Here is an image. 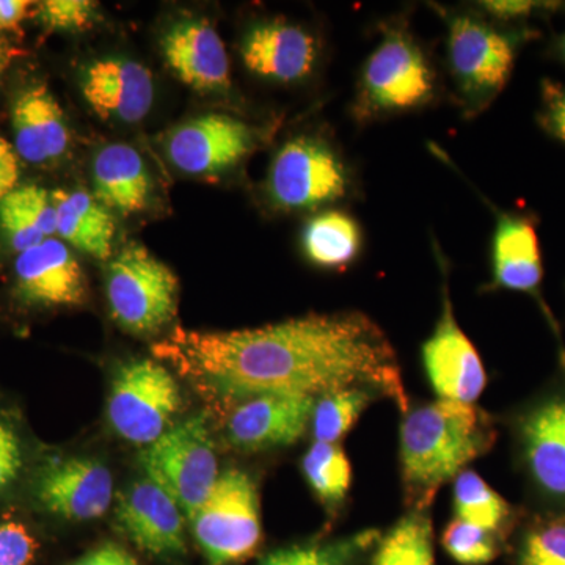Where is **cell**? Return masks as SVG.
Masks as SVG:
<instances>
[{"instance_id": "cell-38", "label": "cell", "mask_w": 565, "mask_h": 565, "mask_svg": "<svg viewBox=\"0 0 565 565\" xmlns=\"http://www.w3.org/2000/svg\"><path fill=\"white\" fill-rule=\"evenodd\" d=\"M20 181V156L14 145L0 137V200L18 188Z\"/></svg>"}, {"instance_id": "cell-20", "label": "cell", "mask_w": 565, "mask_h": 565, "mask_svg": "<svg viewBox=\"0 0 565 565\" xmlns=\"http://www.w3.org/2000/svg\"><path fill=\"white\" fill-rule=\"evenodd\" d=\"M493 285L537 296L544 278L541 241L534 223L522 215L497 211L492 237Z\"/></svg>"}, {"instance_id": "cell-13", "label": "cell", "mask_w": 565, "mask_h": 565, "mask_svg": "<svg viewBox=\"0 0 565 565\" xmlns=\"http://www.w3.org/2000/svg\"><path fill=\"white\" fill-rule=\"evenodd\" d=\"M115 516L122 533L141 552L156 557L184 555V512L147 476L118 494Z\"/></svg>"}, {"instance_id": "cell-42", "label": "cell", "mask_w": 565, "mask_h": 565, "mask_svg": "<svg viewBox=\"0 0 565 565\" xmlns=\"http://www.w3.org/2000/svg\"><path fill=\"white\" fill-rule=\"evenodd\" d=\"M557 50H559L561 57L565 61V33L561 36L559 44H557Z\"/></svg>"}, {"instance_id": "cell-15", "label": "cell", "mask_w": 565, "mask_h": 565, "mask_svg": "<svg viewBox=\"0 0 565 565\" xmlns=\"http://www.w3.org/2000/svg\"><path fill=\"white\" fill-rule=\"evenodd\" d=\"M17 292L40 307H74L87 299V278L68 245L51 239L20 253L14 262Z\"/></svg>"}, {"instance_id": "cell-41", "label": "cell", "mask_w": 565, "mask_h": 565, "mask_svg": "<svg viewBox=\"0 0 565 565\" xmlns=\"http://www.w3.org/2000/svg\"><path fill=\"white\" fill-rule=\"evenodd\" d=\"M20 55V51L10 43L9 39L0 32V81L6 76L11 63Z\"/></svg>"}, {"instance_id": "cell-31", "label": "cell", "mask_w": 565, "mask_h": 565, "mask_svg": "<svg viewBox=\"0 0 565 565\" xmlns=\"http://www.w3.org/2000/svg\"><path fill=\"white\" fill-rule=\"evenodd\" d=\"M444 548L456 563L486 565L492 563L500 552L497 534L482 527L455 519L441 535Z\"/></svg>"}, {"instance_id": "cell-1", "label": "cell", "mask_w": 565, "mask_h": 565, "mask_svg": "<svg viewBox=\"0 0 565 565\" xmlns=\"http://www.w3.org/2000/svg\"><path fill=\"white\" fill-rule=\"evenodd\" d=\"M152 353L200 392L226 404L258 394L319 397L366 386L408 412L392 341L360 311L308 315L226 332L177 327L152 345Z\"/></svg>"}, {"instance_id": "cell-16", "label": "cell", "mask_w": 565, "mask_h": 565, "mask_svg": "<svg viewBox=\"0 0 565 565\" xmlns=\"http://www.w3.org/2000/svg\"><path fill=\"white\" fill-rule=\"evenodd\" d=\"M82 95L104 120L137 122L154 99L151 71L128 58H102L82 74Z\"/></svg>"}, {"instance_id": "cell-8", "label": "cell", "mask_w": 565, "mask_h": 565, "mask_svg": "<svg viewBox=\"0 0 565 565\" xmlns=\"http://www.w3.org/2000/svg\"><path fill=\"white\" fill-rule=\"evenodd\" d=\"M181 405L180 385L169 367L156 360H134L111 379L107 419L122 440L147 448L172 427Z\"/></svg>"}, {"instance_id": "cell-24", "label": "cell", "mask_w": 565, "mask_h": 565, "mask_svg": "<svg viewBox=\"0 0 565 565\" xmlns=\"http://www.w3.org/2000/svg\"><path fill=\"white\" fill-rule=\"evenodd\" d=\"M0 234L11 250H29L57 234L52 193L40 185H21L0 200Z\"/></svg>"}, {"instance_id": "cell-34", "label": "cell", "mask_w": 565, "mask_h": 565, "mask_svg": "<svg viewBox=\"0 0 565 565\" xmlns=\"http://www.w3.org/2000/svg\"><path fill=\"white\" fill-rule=\"evenodd\" d=\"M39 542L20 522L0 523V565H32Z\"/></svg>"}, {"instance_id": "cell-35", "label": "cell", "mask_w": 565, "mask_h": 565, "mask_svg": "<svg viewBox=\"0 0 565 565\" xmlns=\"http://www.w3.org/2000/svg\"><path fill=\"white\" fill-rule=\"evenodd\" d=\"M21 468L22 446L20 437L9 423L0 419V494L17 481Z\"/></svg>"}, {"instance_id": "cell-18", "label": "cell", "mask_w": 565, "mask_h": 565, "mask_svg": "<svg viewBox=\"0 0 565 565\" xmlns=\"http://www.w3.org/2000/svg\"><path fill=\"white\" fill-rule=\"evenodd\" d=\"M244 65L263 79L292 84L313 73L318 44L311 33L285 21L255 25L241 46Z\"/></svg>"}, {"instance_id": "cell-26", "label": "cell", "mask_w": 565, "mask_h": 565, "mask_svg": "<svg viewBox=\"0 0 565 565\" xmlns=\"http://www.w3.org/2000/svg\"><path fill=\"white\" fill-rule=\"evenodd\" d=\"M371 565H435L433 522L426 511H412L379 541Z\"/></svg>"}, {"instance_id": "cell-25", "label": "cell", "mask_w": 565, "mask_h": 565, "mask_svg": "<svg viewBox=\"0 0 565 565\" xmlns=\"http://www.w3.org/2000/svg\"><path fill=\"white\" fill-rule=\"evenodd\" d=\"M305 255L326 269L348 266L362 250V228L351 215L341 211H323L305 225Z\"/></svg>"}, {"instance_id": "cell-40", "label": "cell", "mask_w": 565, "mask_h": 565, "mask_svg": "<svg viewBox=\"0 0 565 565\" xmlns=\"http://www.w3.org/2000/svg\"><path fill=\"white\" fill-rule=\"evenodd\" d=\"M32 6L28 0H0V32L17 29Z\"/></svg>"}, {"instance_id": "cell-22", "label": "cell", "mask_w": 565, "mask_h": 565, "mask_svg": "<svg viewBox=\"0 0 565 565\" xmlns=\"http://www.w3.org/2000/svg\"><path fill=\"white\" fill-rule=\"evenodd\" d=\"M522 440L534 481L565 498V397L546 401L523 419Z\"/></svg>"}, {"instance_id": "cell-21", "label": "cell", "mask_w": 565, "mask_h": 565, "mask_svg": "<svg viewBox=\"0 0 565 565\" xmlns=\"http://www.w3.org/2000/svg\"><path fill=\"white\" fill-rule=\"evenodd\" d=\"M92 173L93 196L110 212L128 217L147 207L151 178L136 148L107 145L95 156Z\"/></svg>"}, {"instance_id": "cell-6", "label": "cell", "mask_w": 565, "mask_h": 565, "mask_svg": "<svg viewBox=\"0 0 565 565\" xmlns=\"http://www.w3.org/2000/svg\"><path fill=\"white\" fill-rule=\"evenodd\" d=\"M145 476L177 501L189 520L210 497L218 473L217 455L204 415L174 424L139 455Z\"/></svg>"}, {"instance_id": "cell-4", "label": "cell", "mask_w": 565, "mask_h": 565, "mask_svg": "<svg viewBox=\"0 0 565 565\" xmlns=\"http://www.w3.org/2000/svg\"><path fill=\"white\" fill-rule=\"evenodd\" d=\"M177 275L141 245L122 248L106 275L111 318L136 337L158 334L173 321L178 310Z\"/></svg>"}, {"instance_id": "cell-19", "label": "cell", "mask_w": 565, "mask_h": 565, "mask_svg": "<svg viewBox=\"0 0 565 565\" xmlns=\"http://www.w3.org/2000/svg\"><path fill=\"white\" fill-rule=\"evenodd\" d=\"M14 150L25 162L57 161L68 150L70 134L61 104L46 85H31L11 107Z\"/></svg>"}, {"instance_id": "cell-29", "label": "cell", "mask_w": 565, "mask_h": 565, "mask_svg": "<svg viewBox=\"0 0 565 565\" xmlns=\"http://www.w3.org/2000/svg\"><path fill=\"white\" fill-rule=\"evenodd\" d=\"M302 470L326 508H337L351 489V462L338 445L315 441L303 456Z\"/></svg>"}, {"instance_id": "cell-11", "label": "cell", "mask_w": 565, "mask_h": 565, "mask_svg": "<svg viewBox=\"0 0 565 565\" xmlns=\"http://www.w3.org/2000/svg\"><path fill=\"white\" fill-rule=\"evenodd\" d=\"M258 134L250 125L223 114L182 122L167 137V154L189 174L225 172L253 151Z\"/></svg>"}, {"instance_id": "cell-9", "label": "cell", "mask_w": 565, "mask_h": 565, "mask_svg": "<svg viewBox=\"0 0 565 565\" xmlns=\"http://www.w3.org/2000/svg\"><path fill=\"white\" fill-rule=\"evenodd\" d=\"M351 185L348 167L327 141L300 136L286 141L267 174L270 203L281 211H307L343 199Z\"/></svg>"}, {"instance_id": "cell-7", "label": "cell", "mask_w": 565, "mask_h": 565, "mask_svg": "<svg viewBox=\"0 0 565 565\" xmlns=\"http://www.w3.org/2000/svg\"><path fill=\"white\" fill-rule=\"evenodd\" d=\"M193 537L210 565L244 563L263 541L258 487L241 470L221 473L191 519Z\"/></svg>"}, {"instance_id": "cell-37", "label": "cell", "mask_w": 565, "mask_h": 565, "mask_svg": "<svg viewBox=\"0 0 565 565\" xmlns=\"http://www.w3.org/2000/svg\"><path fill=\"white\" fill-rule=\"evenodd\" d=\"M479 9L484 10L497 20H523L535 11L557 9V3L534 2V0H487L479 2Z\"/></svg>"}, {"instance_id": "cell-36", "label": "cell", "mask_w": 565, "mask_h": 565, "mask_svg": "<svg viewBox=\"0 0 565 565\" xmlns=\"http://www.w3.org/2000/svg\"><path fill=\"white\" fill-rule=\"evenodd\" d=\"M546 131L565 143V87L545 82L544 114H542Z\"/></svg>"}, {"instance_id": "cell-33", "label": "cell", "mask_w": 565, "mask_h": 565, "mask_svg": "<svg viewBox=\"0 0 565 565\" xmlns=\"http://www.w3.org/2000/svg\"><path fill=\"white\" fill-rule=\"evenodd\" d=\"M36 18L50 31H84L98 20V3L92 0H44L36 3Z\"/></svg>"}, {"instance_id": "cell-2", "label": "cell", "mask_w": 565, "mask_h": 565, "mask_svg": "<svg viewBox=\"0 0 565 565\" xmlns=\"http://www.w3.org/2000/svg\"><path fill=\"white\" fill-rule=\"evenodd\" d=\"M494 440L492 424L473 404L438 399L407 412L401 426L405 501L426 511L438 489L484 455Z\"/></svg>"}, {"instance_id": "cell-23", "label": "cell", "mask_w": 565, "mask_h": 565, "mask_svg": "<svg viewBox=\"0 0 565 565\" xmlns=\"http://www.w3.org/2000/svg\"><path fill=\"white\" fill-rule=\"evenodd\" d=\"M52 200L63 243L93 258H109L117 232L111 212L85 191H55Z\"/></svg>"}, {"instance_id": "cell-27", "label": "cell", "mask_w": 565, "mask_h": 565, "mask_svg": "<svg viewBox=\"0 0 565 565\" xmlns=\"http://www.w3.org/2000/svg\"><path fill=\"white\" fill-rule=\"evenodd\" d=\"M456 519L482 527L490 533L503 531L512 508L500 493L494 492L481 476L463 470L455 482Z\"/></svg>"}, {"instance_id": "cell-17", "label": "cell", "mask_w": 565, "mask_h": 565, "mask_svg": "<svg viewBox=\"0 0 565 565\" xmlns=\"http://www.w3.org/2000/svg\"><path fill=\"white\" fill-rule=\"evenodd\" d=\"M167 65L196 92H223L232 85L225 44L207 21L177 22L162 39Z\"/></svg>"}, {"instance_id": "cell-32", "label": "cell", "mask_w": 565, "mask_h": 565, "mask_svg": "<svg viewBox=\"0 0 565 565\" xmlns=\"http://www.w3.org/2000/svg\"><path fill=\"white\" fill-rule=\"evenodd\" d=\"M520 565H565V519L539 523L526 534Z\"/></svg>"}, {"instance_id": "cell-10", "label": "cell", "mask_w": 565, "mask_h": 565, "mask_svg": "<svg viewBox=\"0 0 565 565\" xmlns=\"http://www.w3.org/2000/svg\"><path fill=\"white\" fill-rule=\"evenodd\" d=\"M44 511L73 522L102 519L114 503V475L88 457H63L44 465L33 482Z\"/></svg>"}, {"instance_id": "cell-28", "label": "cell", "mask_w": 565, "mask_h": 565, "mask_svg": "<svg viewBox=\"0 0 565 565\" xmlns=\"http://www.w3.org/2000/svg\"><path fill=\"white\" fill-rule=\"evenodd\" d=\"M374 394L366 386H351L319 396L311 415L316 441L337 445L359 422Z\"/></svg>"}, {"instance_id": "cell-39", "label": "cell", "mask_w": 565, "mask_h": 565, "mask_svg": "<svg viewBox=\"0 0 565 565\" xmlns=\"http://www.w3.org/2000/svg\"><path fill=\"white\" fill-rule=\"evenodd\" d=\"M73 565H140L136 557L114 542H107L85 553Z\"/></svg>"}, {"instance_id": "cell-5", "label": "cell", "mask_w": 565, "mask_h": 565, "mask_svg": "<svg viewBox=\"0 0 565 565\" xmlns=\"http://www.w3.org/2000/svg\"><path fill=\"white\" fill-rule=\"evenodd\" d=\"M446 25L449 73L465 111L479 114L508 84L516 39L471 14H448Z\"/></svg>"}, {"instance_id": "cell-30", "label": "cell", "mask_w": 565, "mask_h": 565, "mask_svg": "<svg viewBox=\"0 0 565 565\" xmlns=\"http://www.w3.org/2000/svg\"><path fill=\"white\" fill-rule=\"evenodd\" d=\"M379 541H381L379 531L366 530L338 541L323 542V544L296 545L277 550L263 557L258 565H353Z\"/></svg>"}, {"instance_id": "cell-14", "label": "cell", "mask_w": 565, "mask_h": 565, "mask_svg": "<svg viewBox=\"0 0 565 565\" xmlns=\"http://www.w3.org/2000/svg\"><path fill=\"white\" fill-rule=\"evenodd\" d=\"M427 377L440 399L475 404L487 385L481 356L463 333L445 289L444 313L433 337L423 345Z\"/></svg>"}, {"instance_id": "cell-3", "label": "cell", "mask_w": 565, "mask_h": 565, "mask_svg": "<svg viewBox=\"0 0 565 565\" xmlns=\"http://www.w3.org/2000/svg\"><path fill=\"white\" fill-rule=\"evenodd\" d=\"M435 73L426 52L404 24H390L364 62L353 117L366 122L433 102Z\"/></svg>"}, {"instance_id": "cell-12", "label": "cell", "mask_w": 565, "mask_h": 565, "mask_svg": "<svg viewBox=\"0 0 565 565\" xmlns=\"http://www.w3.org/2000/svg\"><path fill=\"white\" fill-rule=\"evenodd\" d=\"M316 397L258 394L233 403L226 437L241 451L255 452L296 444L313 415Z\"/></svg>"}]
</instances>
